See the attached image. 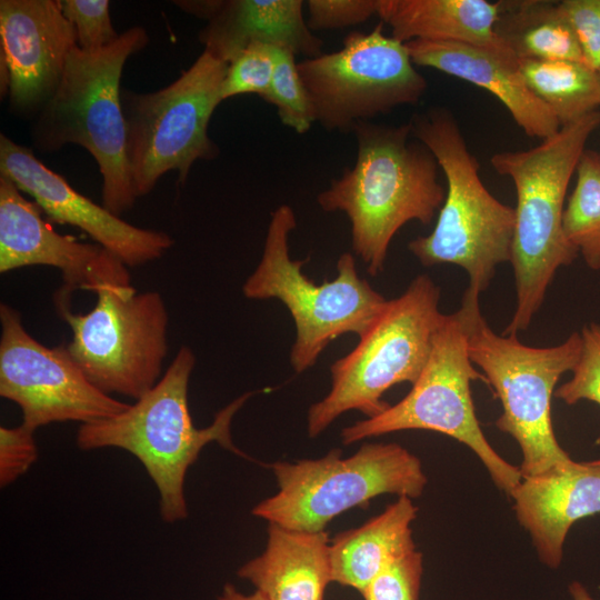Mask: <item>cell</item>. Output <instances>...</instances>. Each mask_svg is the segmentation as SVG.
<instances>
[{
    "mask_svg": "<svg viewBox=\"0 0 600 600\" xmlns=\"http://www.w3.org/2000/svg\"><path fill=\"white\" fill-rule=\"evenodd\" d=\"M357 159L351 169L320 192L323 211L344 212L354 253L376 277L383 271L390 242L409 221L429 224L446 191L431 151L412 140L411 124L358 123Z\"/></svg>",
    "mask_w": 600,
    "mask_h": 600,
    "instance_id": "cell-1",
    "label": "cell"
},
{
    "mask_svg": "<svg viewBox=\"0 0 600 600\" xmlns=\"http://www.w3.org/2000/svg\"><path fill=\"white\" fill-rule=\"evenodd\" d=\"M599 126L600 112L594 111L532 149L491 157L492 168L513 181L517 193L510 260L517 304L502 334L528 329L557 270L571 264L579 253L563 231V206L586 143Z\"/></svg>",
    "mask_w": 600,
    "mask_h": 600,
    "instance_id": "cell-2",
    "label": "cell"
},
{
    "mask_svg": "<svg viewBox=\"0 0 600 600\" xmlns=\"http://www.w3.org/2000/svg\"><path fill=\"white\" fill-rule=\"evenodd\" d=\"M196 357L182 346L162 378L136 403L110 418L83 423L77 431L82 450L119 448L133 454L144 467L160 496V513L168 523L188 514L184 479L202 448L218 442L247 457L231 438V421L253 394L247 392L221 409L213 422L196 428L188 406V387Z\"/></svg>",
    "mask_w": 600,
    "mask_h": 600,
    "instance_id": "cell-3",
    "label": "cell"
},
{
    "mask_svg": "<svg viewBox=\"0 0 600 600\" xmlns=\"http://www.w3.org/2000/svg\"><path fill=\"white\" fill-rule=\"evenodd\" d=\"M148 43L147 30L132 27L98 52L76 46L54 96L30 127L32 146L42 152L68 143L89 151L102 178V206L118 217L138 199L127 158L120 80L127 60Z\"/></svg>",
    "mask_w": 600,
    "mask_h": 600,
    "instance_id": "cell-4",
    "label": "cell"
},
{
    "mask_svg": "<svg viewBox=\"0 0 600 600\" xmlns=\"http://www.w3.org/2000/svg\"><path fill=\"white\" fill-rule=\"evenodd\" d=\"M413 137L434 156L447 180L446 198L432 232L408 244L424 267L450 263L469 277V289L486 291L496 268L511 260L514 209L484 187L453 114L433 108L410 121Z\"/></svg>",
    "mask_w": 600,
    "mask_h": 600,
    "instance_id": "cell-5",
    "label": "cell"
},
{
    "mask_svg": "<svg viewBox=\"0 0 600 600\" xmlns=\"http://www.w3.org/2000/svg\"><path fill=\"white\" fill-rule=\"evenodd\" d=\"M480 294L467 288L460 308L468 329V350L502 404L496 427L510 434L522 453L523 478L541 474L572 461L553 431L551 400L560 377L572 371L582 350L581 333L562 343L537 348L517 334H497L483 318Z\"/></svg>",
    "mask_w": 600,
    "mask_h": 600,
    "instance_id": "cell-6",
    "label": "cell"
},
{
    "mask_svg": "<svg viewBox=\"0 0 600 600\" xmlns=\"http://www.w3.org/2000/svg\"><path fill=\"white\" fill-rule=\"evenodd\" d=\"M296 226L290 206L281 204L271 213L261 259L242 293L247 299H277L286 306L296 326L290 363L302 373L337 338L347 333L360 338L388 300L359 277L349 252L339 257L333 280L317 283L308 278L302 267L309 258L292 260L289 256V234Z\"/></svg>",
    "mask_w": 600,
    "mask_h": 600,
    "instance_id": "cell-7",
    "label": "cell"
},
{
    "mask_svg": "<svg viewBox=\"0 0 600 600\" xmlns=\"http://www.w3.org/2000/svg\"><path fill=\"white\" fill-rule=\"evenodd\" d=\"M439 299V287L420 274L401 296L387 301L357 346L330 366V390L308 410L309 437L319 436L350 410L367 418L382 413L390 407L382 400L386 391L418 380L442 316Z\"/></svg>",
    "mask_w": 600,
    "mask_h": 600,
    "instance_id": "cell-8",
    "label": "cell"
},
{
    "mask_svg": "<svg viewBox=\"0 0 600 600\" xmlns=\"http://www.w3.org/2000/svg\"><path fill=\"white\" fill-rule=\"evenodd\" d=\"M270 467L279 490L259 502L252 514L296 531H324L337 516L380 494L413 499L427 484L419 458L398 443H363L348 458L332 449L319 459Z\"/></svg>",
    "mask_w": 600,
    "mask_h": 600,
    "instance_id": "cell-9",
    "label": "cell"
},
{
    "mask_svg": "<svg viewBox=\"0 0 600 600\" xmlns=\"http://www.w3.org/2000/svg\"><path fill=\"white\" fill-rule=\"evenodd\" d=\"M474 380L487 382L469 356L463 310L442 313L427 363L409 393L382 413L343 428L341 440L350 444L402 430L447 434L469 447L494 484L510 496L522 480L520 468L504 460L484 437L471 397Z\"/></svg>",
    "mask_w": 600,
    "mask_h": 600,
    "instance_id": "cell-10",
    "label": "cell"
},
{
    "mask_svg": "<svg viewBox=\"0 0 600 600\" xmlns=\"http://www.w3.org/2000/svg\"><path fill=\"white\" fill-rule=\"evenodd\" d=\"M228 63L203 50L170 84L139 93L121 88L127 158L137 197L150 193L159 179L178 171L184 183L197 160L219 156L208 128L221 91Z\"/></svg>",
    "mask_w": 600,
    "mask_h": 600,
    "instance_id": "cell-11",
    "label": "cell"
},
{
    "mask_svg": "<svg viewBox=\"0 0 600 600\" xmlns=\"http://www.w3.org/2000/svg\"><path fill=\"white\" fill-rule=\"evenodd\" d=\"M92 291L97 303L87 313L56 303L72 330L66 347L99 390L138 400L161 379L168 352L166 303L159 292L138 293L131 283L103 282Z\"/></svg>",
    "mask_w": 600,
    "mask_h": 600,
    "instance_id": "cell-12",
    "label": "cell"
},
{
    "mask_svg": "<svg viewBox=\"0 0 600 600\" xmlns=\"http://www.w3.org/2000/svg\"><path fill=\"white\" fill-rule=\"evenodd\" d=\"M316 122L328 131H353L360 122L416 104L427 91L406 44L383 33L351 32L338 51L298 62Z\"/></svg>",
    "mask_w": 600,
    "mask_h": 600,
    "instance_id": "cell-13",
    "label": "cell"
},
{
    "mask_svg": "<svg viewBox=\"0 0 600 600\" xmlns=\"http://www.w3.org/2000/svg\"><path fill=\"white\" fill-rule=\"evenodd\" d=\"M0 396L20 407L27 427L83 424L129 407L94 387L66 344L48 348L37 341L23 327L19 311L7 303L0 304Z\"/></svg>",
    "mask_w": 600,
    "mask_h": 600,
    "instance_id": "cell-14",
    "label": "cell"
},
{
    "mask_svg": "<svg viewBox=\"0 0 600 600\" xmlns=\"http://www.w3.org/2000/svg\"><path fill=\"white\" fill-rule=\"evenodd\" d=\"M41 208L0 174V272L48 266L62 272L63 286L54 302L70 303L71 292L92 291L97 284H130L127 266L99 244L83 243L58 233L41 216Z\"/></svg>",
    "mask_w": 600,
    "mask_h": 600,
    "instance_id": "cell-15",
    "label": "cell"
},
{
    "mask_svg": "<svg viewBox=\"0 0 600 600\" xmlns=\"http://www.w3.org/2000/svg\"><path fill=\"white\" fill-rule=\"evenodd\" d=\"M0 174L29 194L49 219L74 226L127 267L159 259L173 246L162 232L136 227L74 190L59 173L49 169L32 148L0 134Z\"/></svg>",
    "mask_w": 600,
    "mask_h": 600,
    "instance_id": "cell-16",
    "label": "cell"
},
{
    "mask_svg": "<svg viewBox=\"0 0 600 600\" xmlns=\"http://www.w3.org/2000/svg\"><path fill=\"white\" fill-rule=\"evenodd\" d=\"M0 56L9 74V110L34 120L54 96L77 46L59 0H1Z\"/></svg>",
    "mask_w": 600,
    "mask_h": 600,
    "instance_id": "cell-17",
    "label": "cell"
},
{
    "mask_svg": "<svg viewBox=\"0 0 600 600\" xmlns=\"http://www.w3.org/2000/svg\"><path fill=\"white\" fill-rule=\"evenodd\" d=\"M208 22L199 32L204 50L229 63L254 42L286 48L312 58L322 41L309 29L301 0L174 1Z\"/></svg>",
    "mask_w": 600,
    "mask_h": 600,
    "instance_id": "cell-18",
    "label": "cell"
},
{
    "mask_svg": "<svg viewBox=\"0 0 600 600\" xmlns=\"http://www.w3.org/2000/svg\"><path fill=\"white\" fill-rule=\"evenodd\" d=\"M510 497L517 519L529 532L540 560L556 569L571 526L600 513V460H572L523 478Z\"/></svg>",
    "mask_w": 600,
    "mask_h": 600,
    "instance_id": "cell-19",
    "label": "cell"
},
{
    "mask_svg": "<svg viewBox=\"0 0 600 600\" xmlns=\"http://www.w3.org/2000/svg\"><path fill=\"white\" fill-rule=\"evenodd\" d=\"M404 44L413 64L437 69L492 93L527 136L544 140L561 128L527 87L518 62L460 42L413 40Z\"/></svg>",
    "mask_w": 600,
    "mask_h": 600,
    "instance_id": "cell-20",
    "label": "cell"
},
{
    "mask_svg": "<svg viewBox=\"0 0 600 600\" xmlns=\"http://www.w3.org/2000/svg\"><path fill=\"white\" fill-rule=\"evenodd\" d=\"M238 576L267 600H324L332 581L329 534L269 523L266 550L240 567Z\"/></svg>",
    "mask_w": 600,
    "mask_h": 600,
    "instance_id": "cell-21",
    "label": "cell"
},
{
    "mask_svg": "<svg viewBox=\"0 0 600 600\" xmlns=\"http://www.w3.org/2000/svg\"><path fill=\"white\" fill-rule=\"evenodd\" d=\"M498 13L499 1L379 0L377 16L390 27L391 37L402 43L413 40L467 43L519 63L494 32Z\"/></svg>",
    "mask_w": 600,
    "mask_h": 600,
    "instance_id": "cell-22",
    "label": "cell"
},
{
    "mask_svg": "<svg viewBox=\"0 0 600 600\" xmlns=\"http://www.w3.org/2000/svg\"><path fill=\"white\" fill-rule=\"evenodd\" d=\"M417 511L411 498L399 497L361 527L337 534L330 541L332 581L362 592L392 562L417 549L411 530Z\"/></svg>",
    "mask_w": 600,
    "mask_h": 600,
    "instance_id": "cell-23",
    "label": "cell"
},
{
    "mask_svg": "<svg viewBox=\"0 0 600 600\" xmlns=\"http://www.w3.org/2000/svg\"><path fill=\"white\" fill-rule=\"evenodd\" d=\"M494 32L518 61L569 60L587 63L557 1H499Z\"/></svg>",
    "mask_w": 600,
    "mask_h": 600,
    "instance_id": "cell-24",
    "label": "cell"
},
{
    "mask_svg": "<svg viewBox=\"0 0 600 600\" xmlns=\"http://www.w3.org/2000/svg\"><path fill=\"white\" fill-rule=\"evenodd\" d=\"M518 67L529 90L550 109L560 127L598 111L600 76L587 63L522 60Z\"/></svg>",
    "mask_w": 600,
    "mask_h": 600,
    "instance_id": "cell-25",
    "label": "cell"
},
{
    "mask_svg": "<svg viewBox=\"0 0 600 600\" xmlns=\"http://www.w3.org/2000/svg\"><path fill=\"white\" fill-rule=\"evenodd\" d=\"M577 183L564 208L562 227L569 242L592 270L600 269V154L586 149Z\"/></svg>",
    "mask_w": 600,
    "mask_h": 600,
    "instance_id": "cell-26",
    "label": "cell"
},
{
    "mask_svg": "<svg viewBox=\"0 0 600 600\" xmlns=\"http://www.w3.org/2000/svg\"><path fill=\"white\" fill-rule=\"evenodd\" d=\"M262 99L273 104L280 121L297 133H306L316 122L308 92L298 71L296 53L289 49L277 48L272 81Z\"/></svg>",
    "mask_w": 600,
    "mask_h": 600,
    "instance_id": "cell-27",
    "label": "cell"
},
{
    "mask_svg": "<svg viewBox=\"0 0 600 600\" xmlns=\"http://www.w3.org/2000/svg\"><path fill=\"white\" fill-rule=\"evenodd\" d=\"M277 48L254 42L236 56L229 63L222 84V100L240 94L268 92L277 62Z\"/></svg>",
    "mask_w": 600,
    "mask_h": 600,
    "instance_id": "cell-28",
    "label": "cell"
},
{
    "mask_svg": "<svg viewBox=\"0 0 600 600\" xmlns=\"http://www.w3.org/2000/svg\"><path fill=\"white\" fill-rule=\"evenodd\" d=\"M59 4L82 51L98 52L120 37L112 26L108 0H59Z\"/></svg>",
    "mask_w": 600,
    "mask_h": 600,
    "instance_id": "cell-29",
    "label": "cell"
},
{
    "mask_svg": "<svg viewBox=\"0 0 600 600\" xmlns=\"http://www.w3.org/2000/svg\"><path fill=\"white\" fill-rule=\"evenodd\" d=\"M582 350L572 377L554 391L567 404L589 400L600 406V323L584 326L581 331Z\"/></svg>",
    "mask_w": 600,
    "mask_h": 600,
    "instance_id": "cell-30",
    "label": "cell"
},
{
    "mask_svg": "<svg viewBox=\"0 0 600 600\" xmlns=\"http://www.w3.org/2000/svg\"><path fill=\"white\" fill-rule=\"evenodd\" d=\"M422 553L411 550L387 567L361 592L364 600H418Z\"/></svg>",
    "mask_w": 600,
    "mask_h": 600,
    "instance_id": "cell-31",
    "label": "cell"
},
{
    "mask_svg": "<svg viewBox=\"0 0 600 600\" xmlns=\"http://www.w3.org/2000/svg\"><path fill=\"white\" fill-rule=\"evenodd\" d=\"M306 3L309 29L321 31L366 22L377 14L379 0H309Z\"/></svg>",
    "mask_w": 600,
    "mask_h": 600,
    "instance_id": "cell-32",
    "label": "cell"
},
{
    "mask_svg": "<svg viewBox=\"0 0 600 600\" xmlns=\"http://www.w3.org/2000/svg\"><path fill=\"white\" fill-rule=\"evenodd\" d=\"M559 8L569 22L588 66L600 69V0H563Z\"/></svg>",
    "mask_w": 600,
    "mask_h": 600,
    "instance_id": "cell-33",
    "label": "cell"
},
{
    "mask_svg": "<svg viewBox=\"0 0 600 600\" xmlns=\"http://www.w3.org/2000/svg\"><path fill=\"white\" fill-rule=\"evenodd\" d=\"M36 430L21 423L0 428V486L7 487L23 476L38 458Z\"/></svg>",
    "mask_w": 600,
    "mask_h": 600,
    "instance_id": "cell-34",
    "label": "cell"
},
{
    "mask_svg": "<svg viewBox=\"0 0 600 600\" xmlns=\"http://www.w3.org/2000/svg\"><path fill=\"white\" fill-rule=\"evenodd\" d=\"M218 600H267L260 592L254 591L251 594H244L236 589L231 583L224 584Z\"/></svg>",
    "mask_w": 600,
    "mask_h": 600,
    "instance_id": "cell-35",
    "label": "cell"
},
{
    "mask_svg": "<svg viewBox=\"0 0 600 600\" xmlns=\"http://www.w3.org/2000/svg\"><path fill=\"white\" fill-rule=\"evenodd\" d=\"M569 592L572 600H596L591 597L586 587L579 581H573L570 583Z\"/></svg>",
    "mask_w": 600,
    "mask_h": 600,
    "instance_id": "cell-36",
    "label": "cell"
},
{
    "mask_svg": "<svg viewBox=\"0 0 600 600\" xmlns=\"http://www.w3.org/2000/svg\"><path fill=\"white\" fill-rule=\"evenodd\" d=\"M598 72H599V76H600V69H599V71H598Z\"/></svg>",
    "mask_w": 600,
    "mask_h": 600,
    "instance_id": "cell-37",
    "label": "cell"
},
{
    "mask_svg": "<svg viewBox=\"0 0 600 600\" xmlns=\"http://www.w3.org/2000/svg\"><path fill=\"white\" fill-rule=\"evenodd\" d=\"M599 154H600V152H599Z\"/></svg>",
    "mask_w": 600,
    "mask_h": 600,
    "instance_id": "cell-38",
    "label": "cell"
}]
</instances>
